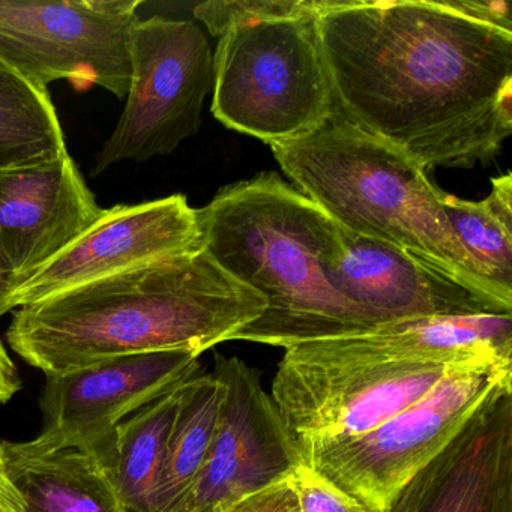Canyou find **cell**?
Here are the masks:
<instances>
[{"mask_svg": "<svg viewBox=\"0 0 512 512\" xmlns=\"http://www.w3.org/2000/svg\"><path fill=\"white\" fill-rule=\"evenodd\" d=\"M512 362L458 365L424 397L361 436L311 452L319 472L370 512H386L398 491L434 460L469 421Z\"/></svg>", "mask_w": 512, "mask_h": 512, "instance_id": "obj_6", "label": "cell"}, {"mask_svg": "<svg viewBox=\"0 0 512 512\" xmlns=\"http://www.w3.org/2000/svg\"><path fill=\"white\" fill-rule=\"evenodd\" d=\"M286 479L298 497L301 512H370L305 464L295 463Z\"/></svg>", "mask_w": 512, "mask_h": 512, "instance_id": "obj_23", "label": "cell"}, {"mask_svg": "<svg viewBox=\"0 0 512 512\" xmlns=\"http://www.w3.org/2000/svg\"><path fill=\"white\" fill-rule=\"evenodd\" d=\"M68 152L49 89L0 64V172Z\"/></svg>", "mask_w": 512, "mask_h": 512, "instance_id": "obj_20", "label": "cell"}, {"mask_svg": "<svg viewBox=\"0 0 512 512\" xmlns=\"http://www.w3.org/2000/svg\"><path fill=\"white\" fill-rule=\"evenodd\" d=\"M199 245L197 212L182 194L104 209L94 226L13 290L8 311Z\"/></svg>", "mask_w": 512, "mask_h": 512, "instance_id": "obj_12", "label": "cell"}, {"mask_svg": "<svg viewBox=\"0 0 512 512\" xmlns=\"http://www.w3.org/2000/svg\"><path fill=\"white\" fill-rule=\"evenodd\" d=\"M446 8L512 34V5L506 0H440Z\"/></svg>", "mask_w": 512, "mask_h": 512, "instance_id": "obj_25", "label": "cell"}, {"mask_svg": "<svg viewBox=\"0 0 512 512\" xmlns=\"http://www.w3.org/2000/svg\"><path fill=\"white\" fill-rule=\"evenodd\" d=\"M317 19L247 23L218 38L212 113L221 124L272 146L305 139L334 115Z\"/></svg>", "mask_w": 512, "mask_h": 512, "instance_id": "obj_5", "label": "cell"}, {"mask_svg": "<svg viewBox=\"0 0 512 512\" xmlns=\"http://www.w3.org/2000/svg\"><path fill=\"white\" fill-rule=\"evenodd\" d=\"M223 398L224 383L215 370L196 374L184 383L149 512H173L193 484L208 452Z\"/></svg>", "mask_w": 512, "mask_h": 512, "instance_id": "obj_18", "label": "cell"}, {"mask_svg": "<svg viewBox=\"0 0 512 512\" xmlns=\"http://www.w3.org/2000/svg\"><path fill=\"white\" fill-rule=\"evenodd\" d=\"M443 211L464 250L485 277L512 301V176L491 179V193L481 202L443 193Z\"/></svg>", "mask_w": 512, "mask_h": 512, "instance_id": "obj_21", "label": "cell"}, {"mask_svg": "<svg viewBox=\"0 0 512 512\" xmlns=\"http://www.w3.org/2000/svg\"><path fill=\"white\" fill-rule=\"evenodd\" d=\"M335 112L422 169H470L512 134V34L425 0H329Z\"/></svg>", "mask_w": 512, "mask_h": 512, "instance_id": "obj_1", "label": "cell"}, {"mask_svg": "<svg viewBox=\"0 0 512 512\" xmlns=\"http://www.w3.org/2000/svg\"><path fill=\"white\" fill-rule=\"evenodd\" d=\"M226 512H301L298 497L286 478L248 494Z\"/></svg>", "mask_w": 512, "mask_h": 512, "instance_id": "obj_24", "label": "cell"}, {"mask_svg": "<svg viewBox=\"0 0 512 512\" xmlns=\"http://www.w3.org/2000/svg\"><path fill=\"white\" fill-rule=\"evenodd\" d=\"M265 310L260 293L199 245L20 307L7 341L50 376L139 353L202 355L232 341Z\"/></svg>", "mask_w": 512, "mask_h": 512, "instance_id": "obj_2", "label": "cell"}, {"mask_svg": "<svg viewBox=\"0 0 512 512\" xmlns=\"http://www.w3.org/2000/svg\"><path fill=\"white\" fill-rule=\"evenodd\" d=\"M103 212L68 152L0 172V251L14 289L94 226Z\"/></svg>", "mask_w": 512, "mask_h": 512, "instance_id": "obj_14", "label": "cell"}, {"mask_svg": "<svg viewBox=\"0 0 512 512\" xmlns=\"http://www.w3.org/2000/svg\"><path fill=\"white\" fill-rule=\"evenodd\" d=\"M199 358L193 350H164L46 376L40 397L43 430L35 442L79 449L110 470L118 425L199 374Z\"/></svg>", "mask_w": 512, "mask_h": 512, "instance_id": "obj_10", "label": "cell"}, {"mask_svg": "<svg viewBox=\"0 0 512 512\" xmlns=\"http://www.w3.org/2000/svg\"><path fill=\"white\" fill-rule=\"evenodd\" d=\"M329 0H212L194 7L193 14L214 37L227 29L266 20L320 16Z\"/></svg>", "mask_w": 512, "mask_h": 512, "instance_id": "obj_22", "label": "cell"}, {"mask_svg": "<svg viewBox=\"0 0 512 512\" xmlns=\"http://www.w3.org/2000/svg\"><path fill=\"white\" fill-rule=\"evenodd\" d=\"M142 0H0V64L32 85H95L122 100L130 89V31Z\"/></svg>", "mask_w": 512, "mask_h": 512, "instance_id": "obj_9", "label": "cell"}, {"mask_svg": "<svg viewBox=\"0 0 512 512\" xmlns=\"http://www.w3.org/2000/svg\"><path fill=\"white\" fill-rule=\"evenodd\" d=\"M182 385L143 406L118 425L110 475L130 512H149L170 431L181 406Z\"/></svg>", "mask_w": 512, "mask_h": 512, "instance_id": "obj_19", "label": "cell"}, {"mask_svg": "<svg viewBox=\"0 0 512 512\" xmlns=\"http://www.w3.org/2000/svg\"><path fill=\"white\" fill-rule=\"evenodd\" d=\"M13 290V275H11L4 254L0 251V316L10 313V311H8V299H10Z\"/></svg>", "mask_w": 512, "mask_h": 512, "instance_id": "obj_28", "label": "cell"}, {"mask_svg": "<svg viewBox=\"0 0 512 512\" xmlns=\"http://www.w3.org/2000/svg\"><path fill=\"white\" fill-rule=\"evenodd\" d=\"M196 212L200 247L266 299L262 316L232 340L286 350L380 325L329 278L344 250L341 227L277 173L227 185Z\"/></svg>", "mask_w": 512, "mask_h": 512, "instance_id": "obj_3", "label": "cell"}, {"mask_svg": "<svg viewBox=\"0 0 512 512\" xmlns=\"http://www.w3.org/2000/svg\"><path fill=\"white\" fill-rule=\"evenodd\" d=\"M272 154L299 191L335 223L407 251L476 295L512 311L455 236L443 191L427 170L337 112L311 136L272 145Z\"/></svg>", "mask_w": 512, "mask_h": 512, "instance_id": "obj_4", "label": "cell"}, {"mask_svg": "<svg viewBox=\"0 0 512 512\" xmlns=\"http://www.w3.org/2000/svg\"><path fill=\"white\" fill-rule=\"evenodd\" d=\"M451 368L356 361L289 347L271 397L293 460L299 463L322 446L385 424L428 394Z\"/></svg>", "mask_w": 512, "mask_h": 512, "instance_id": "obj_7", "label": "cell"}, {"mask_svg": "<svg viewBox=\"0 0 512 512\" xmlns=\"http://www.w3.org/2000/svg\"><path fill=\"white\" fill-rule=\"evenodd\" d=\"M296 347L316 355L395 364L512 362V314L394 320Z\"/></svg>", "mask_w": 512, "mask_h": 512, "instance_id": "obj_16", "label": "cell"}, {"mask_svg": "<svg viewBox=\"0 0 512 512\" xmlns=\"http://www.w3.org/2000/svg\"><path fill=\"white\" fill-rule=\"evenodd\" d=\"M127 104L91 176L122 161L172 154L202 125L203 103L214 88V55L199 25L151 17L130 31Z\"/></svg>", "mask_w": 512, "mask_h": 512, "instance_id": "obj_8", "label": "cell"}, {"mask_svg": "<svg viewBox=\"0 0 512 512\" xmlns=\"http://www.w3.org/2000/svg\"><path fill=\"white\" fill-rule=\"evenodd\" d=\"M344 250L328 266L338 292L377 323L512 314L407 251L341 227Z\"/></svg>", "mask_w": 512, "mask_h": 512, "instance_id": "obj_15", "label": "cell"}, {"mask_svg": "<svg viewBox=\"0 0 512 512\" xmlns=\"http://www.w3.org/2000/svg\"><path fill=\"white\" fill-rule=\"evenodd\" d=\"M386 512H512V374Z\"/></svg>", "mask_w": 512, "mask_h": 512, "instance_id": "obj_13", "label": "cell"}, {"mask_svg": "<svg viewBox=\"0 0 512 512\" xmlns=\"http://www.w3.org/2000/svg\"><path fill=\"white\" fill-rule=\"evenodd\" d=\"M0 512H23L22 497L17 493L13 482L5 472L2 446H0Z\"/></svg>", "mask_w": 512, "mask_h": 512, "instance_id": "obj_27", "label": "cell"}, {"mask_svg": "<svg viewBox=\"0 0 512 512\" xmlns=\"http://www.w3.org/2000/svg\"><path fill=\"white\" fill-rule=\"evenodd\" d=\"M22 388L19 371L0 340V404L10 401Z\"/></svg>", "mask_w": 512, "mask_h": 512, "instance_id": "obj_26", "label": "cell"}, {"mask_svg": "<svg viewBox=\"0 0 512 512\" xmlns=\"http://www.w3.org/2000/svg\"><path fill=\"white\" fill-rule=\"evenodd\" d=\"M224 398L202 467L173 512H226L295 466L283 424L259 370L215 355Z\"/></svg>", "mask_w": 512, "mask_h": 512, "instance_id": "obj_11", "label": "cell"}, {"mask_svg": "<svg viewBox=\"0 0 512 512\" xmlns=\"http://www.w3.org/2000/svg\"><path fill=\"white\" fill-rule=\"evenodd\" d=\"M0 446L23 512H130L110 470L92 455L47 448L34 439Z\"/></svg>", "mask_w": 512, "mask_h": 512, "instance_id": "obj_17", "label": "cell"}]
</instances>
